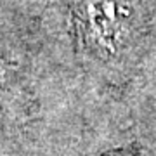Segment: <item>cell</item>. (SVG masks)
I'll return each mask as SVG.
<instances>
[{
  "mask_svg": "<svg viewBox=\"0 0 156 156\" xmlns=\"http://www.w3.org/2000/svg\"><path fill=\"white\" fill-rule=\"evenodd\" d=\"M71 16L78 47L95 57L116 56L132 24L127 0H76Z\"/></svg>",
  "mask_w": 156,
  "mask_h": 156,
  "instance_id": "cell-1",
  "label": "cell"
}]
</instances>
